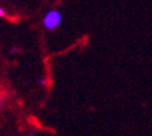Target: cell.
Masks as SVG:
<instances>
[{
  "label": "cell",
  "mask_w": 152,
  "mask_h": 136,
  "mask_svg": "<svg viewBox=\"0 0 152 136\" xmlns=\"http://www.w3.org/2000/svg\"><path fill=\"white\" fill-rule=\"evenodd\" d=\"M63 22V14L57 9H49L42 17V27L46 31H56Z\"/></svg>",
  "instance_id": "cell-1"
},
{
  "label": "cell",
  "mask_w": 152,
  "mask_h": 136,
  "mask_svg": "<svg viewBox=\"0 0 152 136\" xmlns=\"http://www.w3.org/2000/svg\"><path fill=\"white\" fill-rule=\"evenodd\" d=\"M7 15V11H6V9L3 7V6H0V18L1 17H6Z\"/></svg>",
  "instance_id": "cell-2"
},
{
  "label": "cell",
  "mask_w": 152,
  "mask_h": 136,
  "mask_svg": "<svg viewBox=\"0 0 152 136\" xmlns=\"http://www.w3.org/2000/svg\"><path fill=\"white\" fill-rule=\"evenodd\" d=\"M24 136H37L35 133H29V135H24Z\"/></svg>",
  "instance_id": "cell-3"
},
{
  "label": "cell",
  "mask_w": 152,
  "mask_h": 136,
  "mask_svg": "<svg viewBox=\"0 0 152 136\" xmlns=\"http://www.w3.org/2000/svg\"><path fill=\"white\" fill-rule=\"evenodd\" d=\"M1 106H3V100L0 99V109H1Z\"/></svg>",
  "instance_id": "cell-4"
}]
</instances>
